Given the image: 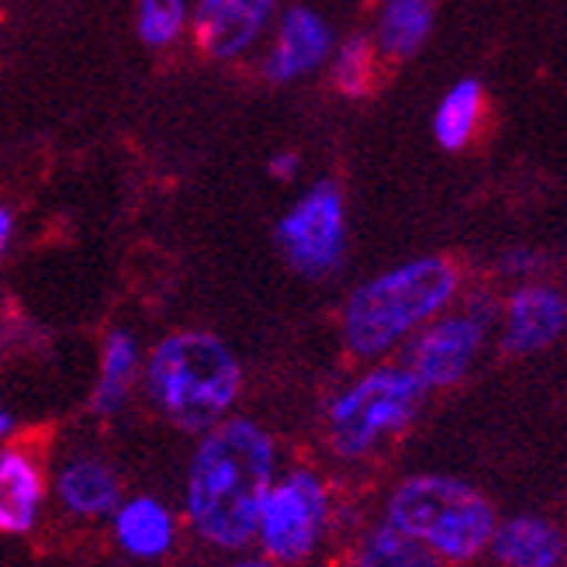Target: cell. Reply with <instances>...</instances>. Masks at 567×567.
<instances>
[{
  "label": "cell",
  "instance_id": "6da1fadb",
  "mask_svg": "<svg viewBox=\"0 0 567 567\" xmlns=\"http://www.w3.org/2000/svg\"><path fill=\"white\" fill-rule=\"evenodd\" d=\"M277 481V453L264 425L225 419L197 443L184 513L190 529L218 550H243L257 540L264 502Z\"/></svg>",
  "mask_w": 567,
  "mask_h": 567
},
{
  "label": "cell",
  "instance_id": "7a4b0ae2",
  "mask_svg": "<svg viewBox=\"0 0 567 567\" xmlns=\"http://www.w3.org/2000/svg\"><path fill=\"white\" fill-rule=\"evenodd\" d=\"M142 388L166 422L205 436L229 419L243 391V367L218 336L181 329L156 343Z\"/></svg>",
  "mask_w": 567,
  "mask_h": 567
},
{
  "label": "cell",
  "instance_id": "3957f363",
  "mask_svg": "<svg viewBox=\"0 0 567 567\" xmlns=\"http://www.w3.org/2000/svg\"><path fill=\"white\" fill-rule=\"evenodd\" d=\"M461 288L457 267L443 257H422L360 284L343 308V343L353 357L374 360L409 336H419Z\"/></svg>",
  "mask_w": 567,
  "mask_h": 567
},
{
  "label": "cell",
  "instance_id": "277c9868",
  "mask_svg": "<svg viewBox=\"0 0 567 567\" xmlns=\"http://www.w3.org/2000/svg\"><path fill=\"white\" fill-rule=\"evenodd\" d=\"M384 523L412 536L446 564H471L488 554L498 529L492 502L467 481L450 474L405 477L388 495Z\"/></svg>",
  "mask_w": 567,
  "mask_h": 567
},
{
  "label": "cell",
  "instance_id": "5b68a950",
  "mask_svg": "<svg viewBox=\"0 0 567 567\" xmlns=\"http://www.w3.org/2000/svg\"><path fill=\"white\" fill-rule=\"evenodd\" d=\"M430 394L412 367H374L329 402L326 436L336 457L360 461L384 440L399 436Z\"/></svg>",
  "mask_w": 567,
  "mask_h": 567
},
{
  "label": "cell",
  "instance_id": "8992f818",
  "mask_svg": "<svg viewBox=\"0 0 567 567\" xmlns=\"http://www.w3.org/2000/svg\"><path fill=\"white\" fill-rule=\"evenodd\" d=\"M329 488L316 471H288L264 502L257 544L274 564H301L319 550L329 526Z\"/></svg>",
  "mask_w": 567,
  "mask_h": 567
},
{
  "label": "cell",
  "instance_id": "52a82bcc",
  "mask_svg": "<svg viewBox=\"0 0 567 567\" xmlns=\"http://www.w3.org/2000/svg\"><path fill=\"white\" fill-rule=\"evenodd\" d=\"M495 322V308L488 298H471L453 316H440L425 326L409 347V363L415 378L430 388H453L467 378L481 347H485L488 329Z\"/></svg>",
  "mask_w": 567,
  "mask_h": 567
},
{
  "label": "cell",
  "instance_id": "ba28073f",
  "mask_svg": "<svg viewBox=\"0 0 567 567\" xmlns=\"http://www.w3.org/2000/svg\"><path fill=\"white\" fill-rule=\"evenodd\" d=\"M277 246L284 260L305 277H326L343 264L347 208L332 181L316 184L277 221Z\"/></svg>",
  "mask_w": 567,
  "mask_h": 567
},
{
  "label": "cell",
  "instance_id": "9c48e42d",
  "mask_svg": "<svg viewBox=\"0 0 567 567\" xmlns=\"http://www.w3.org/2000/svg\"><path fill=\"white\" fill-rule=\"evenodd\" d=\"M567 329V298L550 284H519L502 311V350L513 357L540 353Z\"/></svg>",
  "mask_w": 567,
  "mask_h": 567
},
{
  "label": "cell",
  "instance_id": "30bf717a",
  "mask_svg": "<svg viewBox=\"0 0 567 567\" xmlns=\"http://www.w3.org/2000/svg\"><path fill=\"white\" fill-rule=\"evenodd\" d=\"M274 11V0H197L194 35L215 60H233L257 42Z\"/></svg>",
  "mask_w": 567,
  "mask_h": 567
},
{
  "label": "cell",
  "instance_id": "8fae6325",
  "mask_svg": "<svg viewBox=\"0 0 567 567\" xmlns=\"http://www.w3.org/2000/svg\"><path fill=\"white\" fill-rule=\"evenodd\" d=\"M52 492H55V502L63 505V513L76 519H111L118 513V505L125 502L118 474L101 457H94V453H76V457H70L55 471Z\"/></svg>",
  "mask_w": 567,
  "mask_h": 567
},
{
  "label": "cell",
  "instance_id": "7c38bea8",
  "mask_svg": "<svg viewBox=\"0 0 567 567\" xmlns=\"http://www.w3.org/2000/svg\"><path fill=\"white\" fill-rule=\"evenodd\" d=\"M45 502V474L32 450L8 443L0 450V529L8 536L32 533Z\"/></svg>",
  "mask_w": 567,
  "mask_h": 567
},
{
  "label": "cell",
  "instance_id": "4fadbf2b",
  "mask_svg": "<svg viewBox=\"0 0 567 567\" xmlns=\"http://www.w3.org/2000/svg\"><path fill=\"white\" fill-rule=\"evenodd\" d=\"M488 554L498 567H564L567 533L544 516H508L498 523Z\"/></svg>",
  "mask_w": 567,
  "mask_h": 567
},
{
  "label": "cell",
  "instance_id": "5bb4252c",
  "mask_svg": "<svg viewBox=\"0 0 567 567\" xmlns=\"http://www.w3.org/2000/svg\"><path fill=\"white\" fill-rule=\"evenodd\" d=\"M111 536L115 544L135 560H156L174 550L177 544V519L169 505L153 495H135L118 505L111 516Z\"/></svg>",
  "mask_w": 567,
  "mask_h": 567
},
{
  "label": "cell",
  "instance_id": "9a60e30c",
  "mask_svg": "<svg viewBox=\"0 0 567 567\" xmlns=\"http://www.w3.org/2000/svg\"><path fill=\"white\" fill-rule=\"evenodd\" d=\"M332 45L329 24L308 8H291L280 18V32L274 42V52L267 60V76L270 80H295L316 70Z\"/></svg>",
  "mask_w": 567,
  "mask_h": 567
},
{
  "label": "cell",
  "instance_id": "2e32d148",
  "mask_svg": "<svg viewBox=\"0 0 567 567\" xmlns=\"http://www.w3.org/2000/svg\"><path fill=\"white\" fill-rule=\"evenodd\" d=\"M138 378V343L128 329H111L101 343L97 384L91 391V412L101 419L118 415L128 405L132 384Z\"/></svg>",
  "mask_w": 567,
  "mask_h": 567
},
{
  "label": "cell",
  "instance_id": "e0dca14e",
  "mask_svg": "<svg viewBox=\"0 0 567 567\" xmlns=\"http://www.w3.org/2000/svg\"><path fill=\"white\" fill-rule=\"evenodd\" d=\"M347 567H450L443 557L415 544L412 536L399 533L391 523L367 529L350 550Z\"/></svg>",
  "mask_w": 567,
  "mask_h": 567
},
{
  "label": "cell",
  "instance_id": "ac0fdd59",
  "mask_svg": "<svg viewBox=\"0 0 567 567\" xmlns=\"http://www.w3.org/2000/svg\"><path fill=\"white\" fill-rule=\"evenodd\" d=\"M433 28V0H388L381 11V45L391 55H415Z\"/></svg>",
  "mask_w": 567,
  "mask_h": 567
},
{
  "label": "cell",
  "instance_id": "d6986e66",
  "mask_svg": "<svg viewBox=\"0 0 567 567\" xmlns=\"http://www.w3.org/2000/svg\"><path fill=\"white\" fill-rule=\"evenodd\" d=\"M477 115H481V83L477 80H461L436 107L433 132L440 138V146L443 150H461L464 142L471 138L474 125H477Z\"/></svg>",
  "mask_w": 567,
  "mask_h": 567
},
{
  "label": "cell",
  "instance_id": "ffe728a7",
  "mask_svg": "<svg viewBox=\"0 0 567 567\" xmlns=\"http://www.w3.org/2000/svg\"><path fill=\"white\" fill-rule=\"evenodd\" d=\"M332 83L347 97H363L374 83V45L367 35H350L332 63Z\"/></svg>",
  "mask_w": 567,
  "mask_h": 567
},
{
  "label": "cell",
  "instance_id": "44dd1931",
  "mask_svg": "<svg viewBox=\"0 0 567 567\" xmlns=\"http://www.w3.org/2000/svg\"><path fill=\"white\" fill-rule=\"evenodd\" d=\"M187 0H138V35L146 45H166L181 35Z\"/></svg>",
  "mask_w": 567,
  "mask_h": 567
},
{
  "label": "cell",
  "instance_id": "7402d4cb",
  "mask_svg": "<svg viewBox=\"0 0 567 567\" xmlns=\"http://www.w3.org/2000/svg\"><path fill=\"white\" fill-rule=\"evenodd\" d=\"M540 267H544L540 252H533V249H508L502 257V270L513 277H533V274H540Z\"/></svg>",
  "mask_w": 567,
  "mask_h": 567
},
{
  "label": "cell",
  "instance_id": "603a6c76",
  "mask_svg": "<svg viewBox=\"0 0 567 567\" xmlns=\"http://www.w3.org/2000/svg\"><path fill=\"white\" fill-rule=\"evenodd\" d=\"M270 174H274L277 181H291V177L298 174V156H295V153H280V156H274V159H270Z\"/></svg>",
  "mask_w": 567,
  "mask_h": 567
},
{
  "label": "cell",
  "instance_id": "cb8c5ba5",
  "mask_svg": "<svg viewBox=\"0 0 567 567\" xmlns=\"http://www.w3.org/2000/svg\"><path fill=\"white\" fill-rule=\"evenodd\" d=\"M11 239H14V215H11V208H4L0 212V249H11Z\"/></svg>",
  "mask_w": 567,
  "mask_h": 567
},
{
  "label": "cell",
  "instance_id": "d4e9b609",
  "mask_svg": "<svg viewBox=\"0 0 567 567\" xmlns=\"http://www.w3.org/2000/svg\"><path fill=\"white\" fill-rule=\"evenodd\" d=\"M233 567H277V564L267 560V557H246V560H236Z\"/></svg>",
  "mask_w": 567,
  "mask_h": 567
},
{
  "label": "cell",
  "instance_id": "484cf974",
  "mask_svg": "<svg viewBox=\"0 0 567 567\" xmlns=\"http://www.w3.org/2000/svg\"><path fill=\"white\" fill-rule=\"evenodd\" d=\"M0 433H4V440H8V436L14 433V415H8V412L0 415Z\"/></svg>",
  "mask_w": 567,
  "mask_h": 567
}]
</instances>
